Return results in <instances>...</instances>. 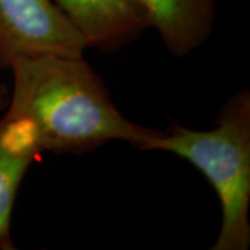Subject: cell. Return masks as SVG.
Returning a JSON list of instances; mask_svg holds the SVG:
<instances>
[{
	"mask_svg": "<svg viewBox=\"0 0 250 250\" xmlns=\"http://www.w3.org/2000/svg\"><path fill=\"white\" fill-rule=\"evenodd\" d=\"M6 110L25 120L42 153L85 154L113 141L139 150L159 129L120 111L102 77L83 56H41L11 64Z\"/></svg>",
	"mask_w": 250,
	"mask_h": 250,
	"instance_id": "obj_1",
	"label": "cell"
},
{
	"mask_svg": "<svg viewBox=\"0 0 250 250\" xmlns=\"http://www.w3.org/2000/svg\"><path fill=\"white\" fill-rule=\"evenodd\" d=\"M141 152H166L192 164L214 189L221 224L210 250L250 248V90L224 102L211 129L171 123L147 139Z\"/></svg>",
	"mask_w": 250,
	"mask_h": 250,
	"instance_id": "obj_2",
	"label": "cell"
},
{
	"mask_svg": "<svg viewBox=\"0 0 250 250\" xmlns=\"http://www.w3.org/2000/svg\"><path fill=\"white\" fill-rule=\"evenodd\" d=\"M88 45L53 0H0V70L18 59L83 56Z\"/></svg>",
	"mask_w": 250,
	"mask_h": 250,
	"instance_id": "obj_3",
	"label": "cell"
},
{
	"mask_svg": "<svg viewBox=\"0 0 250 250\" xmlns=\"http://www.w3.org/2000/svg\"><path fill=\"white\" fill-rule=\"evenodd\" d=\"M83 36L88 49L113 53L150 29L138 0H53Z\"/></svg>",
	"mask_w": 250,
	"mask_h": 250,
	"instance_id": "obj_4",
	"label": "cell"
},
{
	"mask_svg": "<svg viewBox=\"0 0 250 250\" xmlns=\"http://www.w3.org/2000/svg\"><path fill=\"white\" fill-rule=\"evenodd\" d=\"M42 154L25 120L4 110L0 117V250H16L11 221L18 190Z\"/></svg>",
	"mask_w": 250,
	"mask_h": 250,
	"instance_id": "obj_5",
	"label": "cell"
},
{
	"mask_svg": "<svg viewBox=\"0 0 250 250\" xmlns=\"http://www.w3.org/2000/svg\"><path fill=\"white\" fill-rule=\"evenodd\" d=\"M163 46L174 57H185L210 38L218 0H138Z\"/></svg>",
	"mask_w": 250,
	"mask_h": 250,
	"instance_id": "obj_6",
	"label": "cell"
},
{
	"mask_svg": "<svg viewBox=\"0 0 250 250\" xmlns=\"http://www.w3.org/2000/svg\"><path fill=\"white\" fill-rule=\"evenodd\" d=\"M10 99V88L4 83V82H0V113H3L7 104H9Z\"/></svg>",
	"mask_w": 250,
	"mask_h": 250,
	"instance_id": "obj_7",
	"label": "cell"
}]
</instances>
